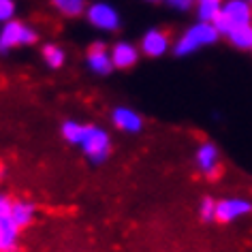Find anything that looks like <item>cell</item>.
<instances>
[{"instance_id":"cell-1","label":"cell","mask_w":252,"mask_h":252,"mask_svg":"<svg viewBox=\"0 0 252 252\" xmlns=\"http://www.w3.org/2000/svg\"><path fill=\"white\" fill-rule=\"evenodd\" d=\"M220 39H222V36L218 34V30H216L214 24L194 22L173 41L171 54L175 56V58H188V56L197 54L199 49L216 45Z\"/></svg>"},{"instance_id":"cell-2","label":"cell","mask_w":252,"mask_h":252,"mask_svg":"<svg viewBox=\"0 0 252 252\" xmlns=\"http://www.w3.org/2000/svg\"><path fill=\"white\" fill-rule=\"evenodd\" d=\"M77 148L84 152V156L92 165H103V162L109 160V156L113 152V141H111V135L107 133L103 126L84 124Z\"/></svg>"},{"instance_id":"cell-3","label":"cell","mask_w":252,"mask_h":252,"mask_svg":"<svg viewBox=\"0 0 252 252\" xmlns=\"http://www.w3.org/2000/svg\"><path fill=\"white\" fill-rule=\"evenodd\" d=\"M84 20L90 24L94 30L98 32H120L122 28V15L120 11L113 7V4L105 2V0H94V2H88Z\"/></svg>"},{"instance_id":"cell-4","label":"cell","mask_w":252,"mask_h":252,"mask_svg":"<svg viewBox=\"0 0 252 252\" xmlns=\"http://www.w3.org/2000/svg\"><path fill=\"white\" fill-rule=\"evenodd\" d=\"M36 41H39V30L26 22L17 20V17L0 26V47H2V54L17 47L36 45Z\"/></svg>"},{"instance_id":"cell-5","label":"cell","mask_w":252,"mask_h":252,"mask_svg":"<svg viewBox=\"0 0 252 252\" xmlns=\"http://www.w3.org/2000/svg\"><path fill=\"white\" fill-rule=\"evenodd\" d=\"M244 24H252V4L248 0H222V11L214 22L218 34L224 36L229 28L244 26Z\"/></svg>"},{"instance_id":"cell-6","label":"cell","mask_w":252,"mask_h":252,"mask_svg":"<svg viewBox=\"0 0 252 252\" xmlns=\"http://www.w3.org/2000/svg\"><path fill=\"white\" fill-rule=\"evenodd\" d=\"M252 214V201L246 197H222L216 199V220L214 222L231 224Z\"/></svg>"},{"instance_id":"cell-7","label":"cell","mask_w":252,"mask_h":252,"mask_svg":"<svg viewBox=\"0 0 252 252\" xmlns=\"http://www.w3.org/2000/svg\"><path fill=\"white\" fill-rule=\"evenodd\" d=\"M171 36H169L167 30L162 28H148L146 32L141 34L139 39V49H141V56H146V58H162V56L171 54Z\"/></svg>"},{"instance_id":"cell-8","label":"cell","mask_w":252,"mask_h":252,"mask_svg":"<svg viewBox=\"0 0 252 252\" xmlns=\"http://www.w3.org/2000/svg\"><path fill=\"white\" fill-rule=\"evenodd\" d=\"M220 160H222L220 158V148L212 141L199 143L194 150V167L207 180H216L220 175Z\"/></svg>"},{"instance_id":"cell-9","label":"cell","mask_w":252,"mask_h":252,"mask_svg":"<svg viewBox=\"0 0 252 252\" xmlns=\"http://www.w3.org/2000/svg\"><path fill=\"white\" fill-rule=\"evenodd\" d=\"M86 66L90 68V73L98 75V77H107L116 71L111 60V49L103 41H94L90 47L86 49Z\"/></svg>"},{"instance_id":"cell-10","label":"cell","mask_w":252,"mask_h":252,"mask_svg":"<svg viewBox=\"0 0 252 252\" xmlns=\"http://www.w3.org/2000/svg\"><path fill=\"white\" fill-rule=\"evenodd\" d=\"M111 124L124 135H139L146 126V120L137 109L126 105H118L111 109Z\"/></svg>"},{"instance_id":"cell-11","label":"cell","mask_w":252,"mask_h":252,"mask_svg":"<svg viewBox=\"0 0 252 252\" xmlns=\"http://www.w3.org/2000/svg\"><path fill=\"white\" fill-rule=\"evenodd\" d=\"M111 49V60L116 71H130L133 66H137V62L141 58V49L139 45L130 41H116L113 45H109Z\"/></svg>"},{"instance_id":"cell-12","label":"cell","mask_w":252,"mask_h":252,"mask_svg":"<svg viewBox=\"0 0 252 252\" xmlns=\"http://www.w3.org/2000/svg\"><path fill=\"white\" fill-rule=\"evenodd\" d=\"M222 39L229 43L231 47L239 49V52H252V24L229 28Z\"/></svg>"},{"instance_id":"cell-13","label":"cell","mask_w":252,"mask_h":252,"mask_svg":"<svg viewBox=\"0 0 252 252\" xmlns=\"http://www.w3.org/2000/svg\"><path fill=\"white\" fill-rule=\"evenodd\" d=\"M41 60L43 64L52 71H60L66 64V49L58 45V43H45L41 47Z\"/></svg>"},{"instance_id":"cell-14","label":"cell","mask_w":252,"mask_h":252,"mask_svg":"<svg viewBox=\"0 0 252 252\" xmlns=\"http://www.w3.org/2000/svg\"><path fill=\"white\" fill-rule=\"evenodd\" d=\"M49 4L66 20H77V17H84L88 0H49Z\"/></svg>"},{"instance_id":"cell-15","label":"cell","mask_w":252,"mask_h":252,"mask_svg":"<svg viewBox=\"0 0 252 252\" xmlns=\"http://www.w3.org/2000/svg\"><path fill=\"white\" fill-rule=\"evenodd\" d=\"M192 11H194L197 22L214 24L218 20L220 11H222V0H199V2H194Z\"/></svg>"},{"instance_id":"cell-16","label":"cell","mask_w":252,"mask_h":252,"mask_svg":"<svg viewBox=\"0 0 252 252\" xmlns=\"http://www.w3.org/2000/svg\"><path fill=\"white\" fill-rule=\"evenodd\" d=\"M11 214H13L15 222L24 229H28L32 224V220L36 216V205L32 201H26V199H20V201H13V207H11Z\"/></svg>"},{"instance_id":"cell-17","label":"cell","mask_w":252,"mask_h":252,"mask_svg":"<svg viewBox=\"0 0 252 252\" xmlns=\"http://www.w3.org/2000/svg\"><path fill=\"white\" fill-rule=\"evenodd\" d=\"M199 216H201V220H205V222H214V220H216V199H214V197L201 199Z\"/></svg>"},{"instance_id":"cell-18","label":"cell","mask_w":252,"mask_h":252,"mask_svg":"<svg viewBox=\"0 0 252 252\" xmlns=\"http://www.w3.org/2000/svg\"><path fill=\"white\" fill-rule=\"evenodd\" d=\"M17 15V2L15 0H0V26L11 20H15Z\"/></svg>"},{"instance_id":"cell-19","label":"cell","mask_w":252,"mask_h":252,"mask_svg":"<svg viewBox=\"0 0 252 252\" xmlns=\"http://www.w3.org/2000/svg\"><path fill=\"white\" fill-rule=\"evenodd\" d=\"M162 2H165L169 9H173V11L188 13V11L194 9V2H197V0H162Z\"/></svg>"},{"instance_id":"cell-20","label":"cell","mask_w":252,"mask_h":252,"mask_svg":"<svg viewBox=\"0 0 252 252\" xmlns=\"http://www.w3.org/2000/svg\"><path fill=\"white\" fill-rule=\"evenodd\" d=\"M11 207H13V201H11V199L7 197V194L0 192V218L7 216V214L11 212Z\"/></svg>"},{"instance_id":"cell-21","label":"cell","mask_w":252,"mask_h":252,"mask_svg":"<svg viewBox=\"0 0 252 252\" xmlns=\"http://www.w3.org/2000/svg\"><path fill=\"white\" fill-rule=\"evenodd\" d=\"M2 180H4V167L0 165V182H2Z\"/></svg>"},{"instance_id":"cell-22","label":"cell","mask_w":252,"mask_h":252,"mask_svg":"<svg viewBox=\"0 0 252 252\" xmlns=\"http://www.w3.org/2000/svg\"><path fill=\"white\" fill-rule=\"evenodd\" d=\"M146 2H150V4H156V2H162V0H146Z\"/></svg>"},{"instance_id":"cell-23","label":"cell","mask_w":252,"mask_h":252,"mask_svg":"<svg viewBox=\"0 0 252 252\" xmlns=\"http://www.w3.org/2000/svg\"><path fill=\"white\" fill-rule=\"evenodd\" d=\"M0 54H2V47H0Z\"/></svg>"},{"instance_id":"cell-24","label":"cell","mask_w":252,"mask_h":252,"mask_svg":"<svg viewBox=\"0 0 252 252\" xmlns=\"http://www.w3.org/2000/svg\"><path fill=\"white\" fill-rule=\"evenodd\" d=\"M248 2H250V4H252V0H248Z\"/></svg>"}]
</instances>
